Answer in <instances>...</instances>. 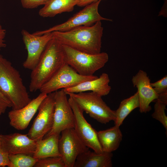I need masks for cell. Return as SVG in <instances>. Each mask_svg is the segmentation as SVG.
<instances>
[{"instance_id": "1", "label": "cell", "mask_w": 167, "mask_h": 167, "mask_svg": "<svg viewBox=\"0 0 167 167\" xmlns=\"http://www.w3.org/2000/svg\"><path fill=\"white\" fill-rule=\"evenodd\" d=\"M65 63L62 45L53 36L32 70L30 91L33 92L39 90Z\"/></svg>"}, {"instance_id": "2", "label": "cell", "mask_w": 167, "mask_h": 167, "mask_svg": "<svg viewBox=\"0 0 167 167\" xmlns=\"http://www.w3.org/2000/svg\"><path fill=\"white\" fill-rule=\"evenodd\" d=\"M103 30L101 22L99 21L91 26L52 32L53 36L62 45L83 52L97 54L101 52Z\"/></svg>"}, {"instance_id": "3", "label": "cell", "mask_w": 167, "mask_h": 167, "mask_svg": "<svg viewBox=\"0 0 167 167\" xmlns=\"http://www.w3.org/2000/svg\"><path fill=\"white\" fill-rule=\"evenodd\" d=\"M0 91L10 101L13 109H20L31 100L19 71L0 55Z\"/></svg>"}, {"instance_id": "4", "label": "cell", "mask_w": 167, "mask_h": 167, "mask_svg": "<svg viewBox=\"0 0 167 167\" xmlns=\"http://www.w3.org/2000/svg\"><path fill=\"white\" fill-rule=\"evenodd\" d=\"M62 45L66 63L82 75H93L104 66L109 60L108 55L105 52L91 54Z\"/></svg>"}, {"instance_id": "5", "label": "cell", "mask_w": 167, "mask_h": 167, "mask_svg": "<svg viewBox=\"0 0 167 167\" xmlns=\"http://www.w3.org/2000/svg\"><path fill=\"white\" fill-rule=\"evenodd\" d=\"M71 97L80 107L97 122L106 124L115 118V110L106 104L102 96L94 92H83L67 94Z\"/></svg>"}, {"instance_id": "6", "label": "cell", "mask_w": 167, "mask_h": 167, "mask_svg": "<svg viewBox=\"0 0 167 167\" xmlns=\"http://www.w3.org/2000/svg\"><path fill=\"white\" fill-rule=\"evenodd\" d=\"M100 0L87 5L63 23L52 27L45 30L36 31L33 34L36 35L54 31L65 32L82 26H89L97 22L112 20L102 17L99 13L98 9Z\"/></svg>"}, {"instance_id": "7", "label": "cell", "mask_w": 167, "mask_h": 167, "mask_svg": "<svg viewBox=\"0 0 167 167\" xmlns=\"http://www.w3.org/2000/svg\"><path fill=\"white\" fill-rule=\"evenodd\" d=\"M55 92L48 94L40 104L38 114L27 135L30 139H42L52 129L54 123Z\"/></svg>"}, {"instance_id": "8", "label": "cell", "mask_w": 167, "mask_h": 167, "mask_svg": "<svg viewBox=\"0 0 167 167\" xmlns=\"http://www.w3.org/2000/svg\"><path fill=\"white\" fill-rule=\"evenodd\" d=\"M96 76H83L65 63L40 88L41 93L48 94L60 89L74 87L83 82L97 78Z\"/></svg>"}, {"instance_id": "9", "label": "cell", "mask_w": 167, "mask_h": 167, "mask_svg": "<svg viewBox=\"0 0 167 167\" xmlns=\"http://www.w3.org/2000/svg\"><path fill=\"white\" fill-rule=\"evenodd\" d=\"M68 100L74 113L73 128L78 136L89 148L97 153L103 152L98 140L97 131L86 121L84 111L74 100L69 96Z\"/></svg>"}, {"instance_id": "10", "label": "cell", "mask_w": 167, "mask_h": 167, "mask_svg": "<svg viewBox=\"0 0 167 167\" xmlns=\"http://www.w3.org/2000/svg\"><path fill=\"white\" fill-rule=\"evenodd\" d=\"M67 95L63 89L55 92L53 124L45 137L53 134L60 135L62 131L74 128V113Z\"/></svg>"}, {"instance_id": "11", "label": "cell", "mask_w": 167, "mask_h": 167, "mask_svg": "<svg viewBox=\"0 0 167 167\" xmlns=\"http://www.w3.org/2000/svg\"><path fill=\"white\" fill-rule=\"evenodd\" d=\"M61 133L58 141L60 156L65 167H73L78 156L89 150V148L79 138L73 128L66 129Z\"/></svg>"}, {"instance_id": "12", "label": "cell", "mask_w": 167, "mask_h": 167, "mask_svg": "<svg viewBox=\"0 0 167 167\" xmlns=\"http://www.w3.org/2000/svg\"><path fill=\"white\" fill-rule=\"evenodd\" d=\"M21 33L28 53L23 66L32 70L38 63L47 44L53 37V34L51 32L36 35L24 29L22 30Z\"/></svg>"}, {"instance_id": "13", "label": "cell", "mask_w": 167, "mask_h": 167, "mask_svg": "<svg viewBox=\"0 0 167 167\" xmlns=\"http://www.w3.org/2000/svg\"><path fill=\"white\" fill-rule=\"evenodd\" d=\"M47 94L41 92L25 106L19 109H12L10 111L8 117L10 125L17 130L26 129L38 110L40 104Z\"/></svg>"}, {"instance_id": "14", "label": "cell", "mask_w": 167, "mask_h": 167, "mask_svg": "<svg viewBox=\"0 0 167 167\" xmlns=\"http://www.w3.org/2000/svg\"><path fill=\"white\" fill-rule=\"evenodd\" d=\"M134 87L137 88L139 102V111L147 113L152 109L151 103L156 100L158 95L152 86L151 83L147 73L144 71L139 70L132 79Z\"/></svg>"}, {"instance_id": "15", "label": "cell", "mask_w": 167, "mask_h": 167, "mask_svg": "<svg viewBox=\"0 0 167 167\" xmlns=\"http://www.w3.org/2000/svg\"><path fill=\"white\" fill-rule=\"evenodd\" d=\"M2 144L9 154H24L33 156L38 140L30 139L27 134L18 133L0 135Z\"/></svg>"}, {"instance_id": "16", "label": "cell", "mask_w": 167, "mask_h": 167, "mask_svg": "<svg viewBox=\"0 0 167 167\" xmlns=\"http://www.w3.org/2000/svg\"><path fill=\"white\" fill-rule=\"evenodd\" d=\"M109 82L108 75L103 73L96 79L83 82L74 87L63 89V90L66 94L90 91L102 96L108 95L111 91Z\"/></svg>"}, {"instance_id": "17", "label": "cell", "mask_w": 167, "mask_h": 167, "mask_svg": "<svg viewBox=\"0 0 167 167\" xmlns=\"http://www.w3.org/2000/svg\"><path fill=\"white\" fill-rule=\"evenodd\" d=\"M112 152L97 153L88 150L77 157L73 167H111Z\"/></svg>"}, {"instance_id": "18", "label": "cell", "mask_w": 167, "mask_h": 167, "mask_svg": "<svg viewBox=\"0 0 167 167\" xmlns=\"http://www.w3.org/2000/svg\"><path fill=\"white\" fill-rule=\"evenodd\" d=\"M119 127L114 125L105 130L97 131L98 140L103 152H112L119 148L123 136Z\"/></svg>"}, {"instance_id": "19", "label": "cell", "mask_w": 167, "mask_h": 167, "mask_svg": "<svg viewBox=\"0 0 167 167\" xmlns=\"http://www.w3.org/2000/svg\"><path fill=\"white\" fill-rule=\"evenodd\" d=\"M59 136V135L53 134L38 140L33 156L37 159L60 156L58 147Z\"/></svg>"}, {"instance_id": "20", "label": "cell", "mask_w": 167, "mask_h": 167, "mask_svg": "<svg viewBox=\"0 0 167 167\" xmlns=\"http://www.w3.org/2000/svg\"><path fill=\"white\" fill-rule=\"evenodd\" d=\"M79 0H49L39 11L43 17H53L65 12L72 11Z\"/></svg>"}, {"instance_id": "21", "label": "cell", "mask_w": 167, "mask_h": 167, "mask_svg": "<svg viewBox=\"0 0 167 167\" xmlns=\"http://www.w3.org/2000/svg\"><path fill=\"white\" fill-rule=\"evenodd\" d=\"M139 102L137 92L133 95L122 101L115 110L114 125L120 127L127 116L134 109L139 108Z\"/></svg>"}, {"instance_id": "22", "label": "cell", "mask_w": 167, "mask_h": 167, "mask_svg": "<svg viewBox=\"0 0 167 167\" xmlns=\"http://www.w3.org/2000/svg\"><path fill=\"white\" fill-rule=\"evenodd\" d=\"M9 159L11 167H34L38 160L32 156L24 154H9Z\"/></svg>"}, {"instance_id": "23", "label": "cell", "mask_w": 167, "mask_h": 167, "mask_svg": "<svg viewBox=\"0 0 167 167\" xmlns=\"http://www.w3.org/2000/svg\"><path fill=\"white\" fill-rule=\"evenodd\" d=\"M154 112L152 114L153 118L159 121L163 125L166 131H167V117L165 110L167 103L163 102L158 99L155 100Z\"/></svg>"}, {"instance_id": "24", "label": "cell", "mask_w": 167, "mask_h": 167, "mask_svg": "<svg viewBox=\"0 0 167 167\" xmlns=\"http://www.w3.org/2000/svg\"><path fill=\"white\" fill-rule=\"evenodd\" d=\"M34 167H65L61 156L49 157L38 159Z\"/></svg>"}, {"instance_id": "25", "label": "cell", "mask_w": 167, "mask_h": 167, "mask_svg": "<svg viewBox=\"0 0 167 167\" xmlns=\"http://www.w3.org/2000/svg\"><path fill=\"white\" fill-rule=\"evenodd\" d=\"M151 85L158 95L167 91V75L155 82L151 83Z\"/></svg>"}, {"instance_id": "26", "label": "cell", "mask_w": 167, "mask_h": 167, "mask_svg": "<svg viewBox=\"0 0 167 167\" xmlns=\"http://www.w3.org/2000/svg\"><path fill=\"white\" fill-rule=\"evenodd\" d=\"M0 134V167H11L9 159V154L4 147L2 142Z\"/></svg>"}, {"instance_id": "27", "label": "cell", "mask_w": 167, "mask_h": 167, "mask_svg": "<svg viewBox=\"0 0 167 167\" xmlns=\"http://www.w3.org/2000/svg\"><path fill=\"white\" fill-rule=\"evenodd\" d=\"M49 0H20L23 7L26 9H33L45 5Z\"/></svg>"}, {"instance_id": "28", "label": "cell", "mask_w": 167, "mask_h": 167, "mask_svg": "<svg viewBox=\"0 0 167 167\" xmlns=\"http://www.w3.org/2000/svg\"><path fill=\"white\" fill-rule=\"evenodd\" d=\"M11 107L12 105L10 101L0 91V107L3 113H5L8 108Z\"/></svg>"}, {"instance_id": "29", "label": "cell", "mask_w": 167, "mask_h": 167, "mask_svg": "<svg viewBox=\"0 0 167 167\" xmlns=\"http://www.w3.org/2000/svg\"><path fill=\"white\" fill-rule=\"evenodd\" d=\"M6 34V30L5 29H3L0 31V51L2 48L6 46L4 40Z\"/></svg>"}, {"instance_id": "30", "label": "cell", "mask_w": 167, "mask_h": 167, "mask_svg": "<svg viewBox=\"0 0 167 167\" xmlns=\"http://www.w3.org/2000/svg\"><path fill=\"white\" fill-rule=\"evenodd\" d=\"M99 0H79L77 5L80 7L85 6L91 4L93 2Z\"/></svg>"}, {"instance_id": "31", "label": "cell", "mask_w": 167, "mask_h": 167, "mask_svg": "<svg viewBox=\"0 0 167 167\" xmlns=\"http://www.w3.org/2000/svg\"><path fill=\"white\" fill-rule=\"evenodd\" d=\"M167 0H164L163 5L159 13V15H163L166 17V13H167Z\"/></svg>"}, {"instance_id": "32", "label": "cell", "mask_w": 167, "mask_h": 167, "mask_svg": "<svg viewBox=\"0 0 167 167\" xmlns=\"http://www.w3.org/2000/svg\"><path fill=\"white\" fill-rule=\"evenodd\" d=\"M3 29L2 28V26L1 24L0 23V31L2 30Z\"/></svg>"}, {"instance_id": "33", "label": "cell", "mask_w": 167, "mask_h": 167, "mask_svg": "<svg viewBox=\"0 0 167 167\" xmlns=\"http://www.w3.org/2000/svg\"><path fill=\"white\" fill-rule=\"evenodd\" d=\"M2 113H3L1 108L0 107V115H1Z\"/></svg>"}]
</instances>
